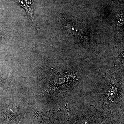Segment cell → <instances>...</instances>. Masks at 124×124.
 <instances>
[{
  "label": "cell",
  "mask_w": 124,
  "mask_h": 124,
  "mask_svg": "<svg viewBox=\"0 0 124 124\" xmlns=\"http://www.w3.org/2000/svg\"><path fill=\"white\" fill-rule=\"evenodd\" d=\"M113 83H108L110 85H108L107 86V88L106 89V92H105V94L104 95L105 97L106 100H107V101H114V99H116L117 97L119 98V96H120L121 94V93H124V92H121L120 91V86H119L120 84L119 83H117V81H116V83H115L114 81H113ZM108 101V102H109Z\"/></svg>",
  "instance_id": "1"
},
{
  "label": "cell",
  "mask_w": 124,
  "mask_h": 124,
  "mask_svg": "<svg viewBox=\"0 0 124 124\" xmlns=\"http://www.w3.org/2000/svg\"><path fill=\"white\" fill-rule=\"evenodd\" d=\"M19 2L21 5L25 8L26 10L28 11L29 13L31 16L32 19H33L32 17V10L31 0H19Z\"/></svg>",
  "instance_id": "2"
}]
</instances>
